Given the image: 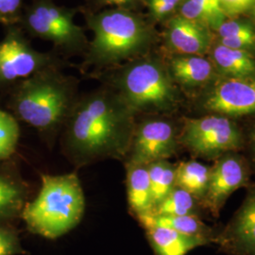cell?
I'll use <instances>...</instances> for the list:
<instances>
[{"mask_svg":"<svg viewBox=\"0 0 255 255\" xmlns=\"http://www.w3.org/2000/svg\"><path fill=\"white\" fill-rule=\"evenodd\" d=\"M182 0H145L148 13L156 22L167 21L177 14Z\"/></svg>","mask_w":255,"mask_h":255,"instance_id":"d4e9b609","label":"cell"},{"mask_svg":"<svg viewBox=\"0 0 255 255\" xmlns=\"http://www.w3.org/2000/svg\"><path fill=\"white\" fill-rule=\"evenodd\" d=\"M145 228L160 227L169 229L187 236L201 237L203 224L195 215L188 216H160L146 214L138 217Z\"/></svg>","mask_w":255,"mask_h":255,"instance_id":"d6986e66","label":"cell"},{"mask_svg":"<svg viewBox=\"0 0 255 255\" xmlns=\"http://www.w3.org/2000/svg\"><path fill=\"white\" fill-rule=\"evenodd\" d=\"M252 141H253V146H254V149H255V128L252 133Z\"/></svg>","mask_w":255,"mask_h":255,"instance_id":"d6a6232c","label":"cell"},{"mask_svg":"<svg viewBox=\"0 0 255 255\" xmlns=\"http://www.w3.org/2000/svg\"><path fill=\"white\" fill-rule=\"evenodd\" d=\"M165 42L176 55H200L209 52L212 30L199 23L176 14L166 21Z\"/></svg>","mask_w":255,"mask_h":255,"instance_id":"7c38bea8","label":"cell"},{"mask_svg":"<svg viewBox=\"0 0 255 255\" xmlns=\"http://www.w3.org/2000/svg\"><path fill=\"white\" fill-rule=\"evenodd\" d=\"M22 252L16 235L0 226V255H16Z\"/></svg>","mask_w":255,"mask_h":255,"instance_id":"484cf974","label":"cell"},{"mask_svg":"<svg viewBox=\"0 0 255 255\" xmlns=\"http://www.w3.org/2000/svg\"><path fill=\"white\" fill-rule=\"evenodd\" d=\"M210 49V61L222 78L255 77V58L251 52L230 48L219 43Z\"/></svg>","mask_w":255,"mask_h":255,"instance_id":"5bb4252c","label":"cell"},{"mask_svg":"<svg viewBox=\"0 0 255 255\" xmlns=\"http://www.w3.org/2000/svg\"><path fill=\"white\" fill-rule=\"evenodd\" d=\"M128 201L137 215L150 214L154 208L147 166L128 163L127 165Z\"/></svg>","mask_w":255,"mask_h":255,"instance_id":"9a60e30c","label":"cell"},{"mask_svg":"<svg viewBox=\"0 0 255 255\" xmlns=\"http://www.w3.org/2000/svg\"><path fill=\"white\" fill-rule=\"evenodd\" d=\"M192 2L201 5L203 7H206L210 9H213L215 11H219V12H224L219 4V0H190Z\"/></svg>","mask_w":255,"mask_h":255,"instance_id":"f1b7e54d","label":"cell"},{"mask_svg":"<svg viewBox=\"0 0 255 255\" xmlns=\"http://www.w3.org/2000/svg\"><path fill=\"white\" fill-rule=\"evenodd\" d=\"M50 59L28 46L21 37L10 34L0 42V79L14 81L43 70Z\"/></svg>","mask_w":255,"mask_h":255,"instance_id":"30bf717a","label":"cell"},{"mask_svg":"<svg viewBox=\"0 0 255 255\" xmlns=\"http://www.w3.org/2000/svg\"><path fill=\"white\" fill-rule=\"evenodd\" d=\"M220 7L228 17H237L247 13L255 4V0H219Z\"/></svg>","mask_w":255,"mask_h":255,"instance_id":"4316f807","label":"cell"},{"mask_svg":"<svg viewBox=\"0 0 255 255\" xmlns=\"http://www.w3.org/2000/svg\"><path fill=\"white\" fill-rule=\"evenodd\" d=\"M247 13L249 14V16H250V18L252 20V22H254V24L255 25V4Z\"/></svg>","mask_w":255,"mask_h":255,"instance_id":"4dcf8cb0","label":"cell"},{"mask_svg":"<svg viewBox=\"0 0 255 255\" xmlns=\"http://www.w3.org/2000/svg\"><path fill=\"white\" fill-rule=\"evenodd\" d=\"M195 198L181 187L175 186L163 201L155 206L150 214L160 216L195 215Z\"/></svg>","mask_w":255,"mask_h":255,"instance_id":"44dd1931","label":"cell"},{"mask_svg":"<svg viewBox=\"0 0 255 255\" xmlns=\"http://www.w3.org/2000/svg\"><path fill=\"white\" fill-rule=\"evenodd\" d=\"M27 25L36 36L67 49H80L86 39L82 27L74 20L72 11L40 0L28 11Z\"/></svg>","mask_w":255,"mask_h":255,"instance_id":"52a82bcc","label":"cell"},{"mask_svg":"<svg viewBox=\"0 0 255 255\" xmlns=\"http://www.w3.org/2000/svg\"><path fill=\"white\" fill-rule=\"evenodd\" d=\"M71 102L70 84L62 76L43 69L22 84L15 99V109L27 124L47 129L64 119Z\"/></svg>","mask_w":255,"mask_h":255,"instance_id":"5b68a950","label":"cell"},{"mask_svg":"<svg viewBox=\"0 0 255 255\" xmlns=\"http://www.w3.org/2000/svg\"><path fill=\"white\" fill-rule=\"evenodd\" d=\"M246 165L236 155L219 159L210 170L207 191L202 199L213 213H219L229 197L246 183Z\"/></svg>","mask_w":255,"mask_h":255,"instance_id":"8fae6325","label":"cell"},{"mask_svg":"<svg viewBox=\"0 0 255 255\" xmlns=\"http://www.w3.org/2000/svg\"><path fill=\"white\" fill-rule=\"evenodd\" d=\"M202 105L227 118L255 114V77L221 78L205 95Z\"/></svg>","mask_w":255,"mask_h":255,"instance_id":"ba28073f","label":"cell"},{"mask_svg":"<svg viewBox=\"0 0 255 255\" xmlns=\"http://www.w3.org/2000/svg\"><path fill=\"white\" fill-rule=\"evenodd\" d=\"M22 0H0V15L7 16L14 14L20 8Z\"/></svg>","mask_w":255,"mask_h":255,"instance_id":"83f0119b","label":"cell"},{"mask_svg":"<svg viewBox=\"0 0 255 255\" xmlns=\"http://www.w3.org/2000/svg\"><path fill=\"white\" fill-rule=\"evenodd\" d=\"M219 42L255 38V25L247 19L228 17L214 30Z\"/></svg>","mask_w":255,"mask_h":255,"instance_id":"cb8c5ba5","label":"cell"},{"mask_svg":"<svg viewBox=\"0 0 255 255\" xmlns=\"http://www.w3.org/2000/svg\"><path fill=\"white\" fill-rule=\"evenodd\" d=\"M93 32L89 60L93 64H119L143 52L152 33L134 13L122 9H107L88 19Z\"/></svg>","mask_w":255,"mask_h":255,"instance_id":"3957f363","label":"cell"},{"mask_svg":"<svg viewBox=\"0 0 255 255\" xmlns=\"http://www.w3.org/2000/svg\"><path fill=\"white\" fill-rule=\"evenodd\" d=\"M181 140L194 154L205 158H217L243 145V137L236 123L219 115L188 119Z\"/></svg>","mask_w":255,"mask_h":255,"instance_id":"8992f818","label":"cell"},{"mask_svg":"<svg viewBox=\"0 0 255 255\" xmlns=\"http://www.w3.org/2000/svg\"><path fill=\"white\" fill-rule=\"evenodd\" d=\"M134 112L118 93H94L76 105L66 133L74 160L89 163L122 158L129 152L134 134Z\"/></svg>","mask_w":255,"mask_h":255,"instance_id":"6da1fadb","label":"cell"},{"mask_svg":"<svg viewBox=\"0 0 255 255\" xmlns=\"http://www.w3.org/2000/svg\"><path fill=\"white\" fill-rule=\"evenodd\" d=\"M84 209V194L76 174L44 175L36 199L27 203L22 216L32 233L54 239L75 228Z\"/></svg>","mask_w":255,"mask_h":255,"instance_id":"7a4b0ae2","label":"cell"},{"mask_svg":"<svg viewBox=\"0 0 255 255\" xmlns=\"http://www.w3.org/2000/svg\"><path fill=\"white\" fill-rule=\"evenodd\" d=\"M232 231L238 248L248 255H255V192L237 213Z\"/></svg>","mask_w":255,"mask_h":255,"instance_id":"e0dca14e","label":"cell"},{"mask_svg":"<svg viewBox=\"0 0 255 255\" xmlns=\"http://www.w3.org/2000/svg\"><path fill=\"white\" fill-rule=\"evenodd\" d=\"M147 236L157 255H186L203 244L201 237L187 236L169 229L147 228Z\"/></svg>","mask_w":255,"mask_h":255,"instance_id":"2e32d148","label":"cell"},{"mask_svg":"<svg viewBox=\"0 0 255 255\" xmlns=\"http://www.w3.org/2000/svg\"><path fill=\"white\" fill-rule=\"evenodd\" d=\"M19 126L16 119L0 110V161L13 154L18 143Z\"/></svg>","mask_w":255,"mask_h":255,"instance_id":"603a6c76","label":"cell"},{"mask_svg":"<svg viewBox=\"0 0 255 255\" xmlns=\"http://www.w3.org/2000/svg\"><path fill=\"white\" fill-rule=\"evenodd\" d=\"M7 21H8V18H5V17H3V16L0 15V23H5V22H7Z\"/></svg>","mask_w":255,"mask_h":255,"instance_id":"836d02e7","label":"cell"},{"mask_svg":"<svg viewBox=\"0 0 255 255\" xmlns=\"http://www.w3.org/2000/svg\"><path fill=\"white\" fill-rule=\"evenodd\" d=\"M168 71L174 82L185 87L207 84L218 74L210 59L200 55H175L169 61Z\"/></svg>","mask_w":255,"mask_h":255,"instance_id":"4fadbf2b","label":"cell"},{"mask_svg":"<svg viewBox=\"0 0 255 255\" xmlns=\"http://www.w3.org/2000/svg\"><path fill=\"white\" fill-rule=\"evenodd\" d=\"M116 85L119 97L134 113L171 109L177 101L168 68L155 59H142L127 64L119 74Z\"/></svg>","mask_w":255,"mask_h":255,"instance_id":"277c9868","label":"cell"},{"mask_svg":"<svg viewBox=\"0 0 255 255\" xmlns=\"http://www.w3.org/2000/svg\"><path fill=\"white\" fill-rule=\"evenodd\" d=\"M146 166L155 207L176 186V166L166 160L153 162Z\"/></svg>","mask_w":255,"mask_h":255,"instance_id":"ffe728a7","label":"cell"},{"mask_svg":"<svg viewBox=\"0 0 255 255\" xmlns=\"http://www.w3.org/2000/svg\"><path fill=\"white\" fill-rule=\"evenodd\" d=\"M102 1L107 5H115V6H117V3H118V0H102Z\"/></svg>","mask_w":255,"mask_h":255,"instance_id":"1f68e13d","label":"cell"},{"mask_svg":"<svg viewBox=\"0 0 255 255\" xmlns=\"http://www.w3.org/2000/svg\"><path fill=\"white\" fill-rule=\"evenodd\" d=\"M24 197L20 184L0 175V220L15 216L23 207Z\"/></svg>","mask_w":255,"mask_h":255,"instance_id":"7402d4cb","label":"cell"},{"mask_svg":"<svg viewBox=\"0 0 255 255\" xmlns=\"http://www.w3.org/2000/svg\"><path fill=\"white\" fill-rule=\"evenodd\" d=\"M210 170L211 167L196 161L182 162L176 166L175 185L195 199H203L208 187Z\"/></svg>","mask_w":255,"mask_h":255,"instance_id":"ac0fdd59","label":"cell"},{"mask_svg":"<svg viewBox=\"0 0 255 255\" xmlns=\"http://www.w3.org/2000/svg\"><path fill=\"white\" fill-rule=\"evenodd\" d=\"M136 0H118L117 6H128L135 2Z\"/></svg>","mask_w":255,"mask_h":255,"instance_id":"f546056e","label":"cell"},{"mask_svg":"<svg viewBox=\"0 0 255 255\" xmlns=\"http://www.w3.org/2000/svg\"><path fill=\"white\" fill-rule=\"evenodd\" d=\"M177 135L173 125L163 119L146 120L135 127L129 152V163L151 164L175 153Z\"/></svg>","mask_w":255,"mask_h":255,"instance_id":"9c48e42d","label":"cell"}]
</instances>
